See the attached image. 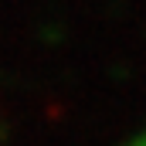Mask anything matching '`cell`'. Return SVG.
Segmentation results:
<instances>
[{
  "label": "cell",
  "mask_w": 146,
  "mask_h": 146,
  "mask_svg": "<svg viewBox=\"0 0 146 146\" xmlns=\"http://www.w3.org/2000/svg\"><path fill=\"white\" fill-rule=\"evenodd\" d=\"M119 146H146V133L139 129V133H133V136H129L126 143H119Z\"/></svg>",
  "instance_id": "6da1fadb"
},
{
  "label": "cell",
  "mask_w": 146,
  "mask_h": 146,
  "mask_svg": "<svg viewBox=\"0 0 146 146\" xmlns=\"http://www.w3.org/2000/svg\"><path fill=\"white\" fill-rule=\"evenodd\" d=\"M143 133H146V126H143Z\"/></svg>",
  "instance_id": "7a4b0ae2"
}]
</instances>
